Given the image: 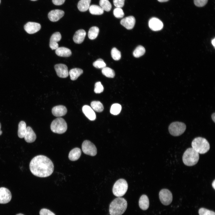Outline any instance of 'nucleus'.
Listing matches in <instances>:
<instances>
[{"instance_id": "1", "label": "nucleus", "mask_w": 215, "mask_h": 215, "mask_svg": "<svg viewBox=\"0 0 215 215\" xmlns=\"http://www.w3.org/2000/svg\"><path fill=\"white\" fill-rule=\"evenodd\" d=\"M30 170L34 175L40 177L50 176L54 170V165L51 160L43 155H37L31 160L29 165Z\"/></svg>"}, {"instance_id": "2", "label": "nucleus", "mask_w": 215, "mask_h": 215, "mask_svg": "<svg viewBox=\"0 0 215 215\" xmlns=\"http://www.w3.org/2000/svg\"><path fill=\"white\" fill-rule=\"evenodd\" d=\"M127 206V202L124 198L121 197L116 198L110 205V215H122L126 211Z\"/></svg>"}, {"instance_id": "3", "label": "nucleus", "mask_w": 215, "mask_h": 215, "mask_svg": "<svg viewBox=\"0 0 215 215\" xmlns=\"http://www.w3.org/2000/svg\"><path fill=\"white\" fill-rule=\"evenodd\" d=\"M199 159V153L193 148H188L184 152L182 156V161L184 164L188 166L196 165Z\"/></svg>"}, {"instance_id": "4", "label": "nucleus", "mask_w": 215, "mask_h": 215, "mask_svg": "<svg viewBox=\"0 0 215 215\" xmlns=\"http://www.w3.org/2000/svg\"><path fill=\"white\" fill-rule=\"evenodd\" d=\"M192 148L199 153L204 154L209 150L210 146L208 141L202 137L195 138L191 143Z\"/></svg>"}, {"instance_id": "5", "label": "nucleus", "mask_w": 215, "mask_h": 215, "mask_svg": "<svg viewBox=\"0 0 215 215\" xmlns=\"http://www.w3.org/2000/svg\"><path fill=\"white\" fill-rule=\"evenodd\" d=\"M128 188L127 181L122 179H119L114 183L112 189L113 194L116 196L120 197L124 195Z\"/></svg>"}, {"instance_id": "6", "label": "nucleus", "mask_w": 215, "mask_h": 215, "mask_svg": "<svg viewBox=\"0 0 215 215\" xmlns=\"http://www.w3.org/2000/svg\"><path fill=\"white\" fill-rule=\"evenodd\" d=\"M50 129L54 133L62 134L67 130V124L63 118L58 117L52 121L50 125Z\"/></svg>"}, {"instance_id": "7", "label": "nucleus", "mask_w": 215, "mask_h": 215, "mask_svg": "<svg viewBox=\"0 0 215 215\" xmlns=\"http://www.w3.org/2000/svg\"><path fill=\"white\" fill-rule=\"evenodd\" d=\"M186 129V126L184 123L174 122L170 124L168 130L170 134L174 136H178L183 133Z\"/></svg>"}, {"instance_id": "8", "label": "nucleus", "mask_w": 215, "mask_h": 215, "mask_svg": "<svg viewBox=\"0 0 215 215\" xmlns=\"http://www.w3.org/2000/svg\"><path fill=\"white\" fill-rule=\"evenodd\" d=\"M82 148L83 152L86 154L94 156L97 154V150L96 146L89 140L84 141Z\"/></svg>"}, {"instance_id": "9", "label": "nucleus", "mask_w": 215, "mask_h": 215, "mask_svg": "<svg viewBox=\"0 0 215 215\" xmlns=\"http://www.w3.org/2000/svg\"><path fill=\"white\" fill-rule=\"evenodd\" d=\"M159 196L160 201L164 205H169L172 202V195L168 189H163L161 190L159 192Z\"/></svg>"}, {"instance_id": "10", "label": "nucleus", "mask_w": 215, "mask_h": 215, "mask_svg": "<svg viewBox=\"0 0 215 215\" xmlns=\"http://www.w3.org/2000/svg\"><path fill=\"white\" fill-rule=\"evenodd\" d=\"M12 195L10 191L4 187L0 188V203L6 204L11 200Z\"/></svg>"}, {"instance_id": "11", "label": "nucleus", "mask_w": 215, "mask_h": 215, "mask_svg": "<svg viewBox=\"0 0 215 215\" xmlns=\"http://www.w3.org/2000/svg\"><path fill=\"white\" fill-rule=\"evenodd\" d=\"M41 28V25L39 23L28 22L24 26L25 30L28 33L33 34L38 32Z\"/></svg>"}, {"instance_id": "12", "label": "nucleus", "mask_w": 215, "mask_h": 215, "mask_svg": "<svg viewBox=\"0 0 215 215\" xmlns=\"http://www.w3.org/2000/svg\"><path fill=\"white\" fill-rule=\"evenodd\" d=\"M54 68L58 76L62 78H65L69 75L67 66L64 64H59L55 65Z\"/></svg>"}, {"instance_id": "13", "label": "nucleus", "mask_w": 215, "mask_h": 215, "mask_svg": "<svg viewBox=\"0 0 215 215\" xmlns=\"http://www.w3.org/2000/svg\"><path fill=\"white\" fill-rule=\"evenodd\" d=\"M148 25L150 28L155 31L161 30L163 26L162 22L159 19L155 17H153L150 19Z\"/></svg>"}, {"instance_id": "14", "label": "nucleus", "mask_w": 215, "mask_h": 215, "mask_svg": "<svg viewBox=\"0 0 215 215\" xmlns=\"http://www.w3.org/2000/svg\"><path fill=\"white\" fill-rule=\"evenodd\" d=\"M64 12L62 10L56 9L50 11L48 15L49 20L53 22L58 21L64 15Z\"/></svg>"}, {"instance_id": "15", "label": "nucleus", "mask_w": 215, "mask_h": 215, "mask_svg": "<svg viewBox=\"0 0 215 215\" xmlns=\"http://www.w3.org/2000/svg\"><path fill=\"white\" fill-rule=\"evenodd\" d=\"M135 22L134 17L130 16L122 19L120 21V24L127 29L130 30L134 27Z\"/></svg>"}, {"instance_id": "16", "label": "nucleus", "mask_w": 215, "mask_h": 215, "mask_svg": "<svg viewBox=\"0 0 215 215\" xmlns=\"http://www.w3.org/2000/svg\"><path fill=\"white\" fill-rule=\"evenodd\" d=\"M61 38V35L59 32H55L52 35L50 42V47L51 49L56 50L58 47L57 42L60 40Z\"/></svg>"}, {"instance_id": "17", "label": "nucleus", "mask_w": 215, "mask_h": 215, "mask_svg": "<svg viewBox=\"0 0 215 215\" xmlns=\"http://www.w3.org/2000/svg\"><path fill=\"white\" fill-rule=\"evenodd\" d=\"M67 112L66 107L62 105H59L53 107L52 110L53 114L56 117H61L65 115Z\"/></svg>"}, {"instance_id": "18", "label": "nucleus", "mask_w": 215, "mask_h": 215, "mask_svg": "<svg viewBox=\"0 0 215 215\" xmlns=\"http://www.w3.org/2000/svg\"><path fill=\"white\" fill-rule=\"evenodd\" d=\"M82 111L86 117L91 121L96 119V115L93 109L90 106L85 105L82 108Z\"/></svg>"}, {"instance_id": "19", "label": "nucleus", "mask_w": 215, "mask_h": 215, "mask_svg": "<svg viewBox=\"0 0 215 215\" xmlns=\"http://www.w3.org/2000/svg\"><path fill=\"white\" fill-rule=\"evenodd\" d=\"M24 139L25 141L28 143L33 142L36 139V134L32 128L30 126L26 128Z\"/></svg>"}, {"instance_id": "20", "label": "nucleus", "mask_w": 215, "mask_h": 215, "mask_svg": "<svg viewBox=\"0 0 215 215\" xmlns=\"http://www.w3.org/2000/svg\"><path fill=\"white\" fill-rule=\"evenodd\" d=\"M86 35V32L83 29L77 30L73 36L74 42L76 44H80L84 41Z\"/></svg>"}, {"instance_id": "21", "label": "nucleus", "mask_w": 215, "mask_h": 215, "mask_svg": "<svg viewBox=\"0 0 215 215\" xmlns=\"http://www.w3.org/2000/svg\"><path fill=\"white\" fill-rule=\"evenodd\" d=\"M55 52L57 56L63 57H69L72 54L70 49L64 47H58L56 49Z\"/></svg>"}, {"instance_id": "22", "label": "nucleus", "mask_w": 215, "mask_h": 215, "mask_svg": "<svg viewBox=\"0 0 215 215\" xmlns=\"http://www.w3.org/2000/svg\"><path fill=\"white\" fill-rule=\"evenodd\" d=\"M139 204L141 209L143 210H147L149 205V200L147 196L145 194L142 195L139 198Z\"/></svg>"}, {"instance_id": "23", "label": "nucleus", "mask_w": 215, "mask_h": 215, "mask_svg": "<svg viewBox=\"0 0 215 215\" xmlns=\"http://www.w3.org/2000/svg\"><path fill=\"white\" fill-rule=\"evenodd\" d=\"M81 154L80 149L76 148L72 149L69 152L68 155L69 159L72 161L77 160L80 157Z\"/></svg>"}, {"instance_id": "24", "label": "nucleus", "mask_w": 215, "mask_h": 215, "mask_svg": "<svg viewBox=\"0 0 215 215\" xmlns=\"http://www.w3.org/2000/svg\"><path fill=\"white\" fill-rule=\"evenodd\" d=\"M91 1V0H80L77 5L78 9L81 12L86 11L89 8Z\"/></svg>"}, {"instance_id": "25", "label": "nucleus", "mask_w": 215, "mask_h": 215, "mask_svg": "<svg viewBox=\"0 0 215 215\" xmlns=\"http://www.w3.org/2000/svg\"><path fill=\"white\" fill-rule=\"evenodd\" d=\"M83 73L82 69L79 68H74L71 69L69 72L70 78L72 80H76Z\"/></svg>"}, {"instance_id": "26", "label": "nucleus", "mask_w": 215, "mask_h": 215, "mask_svg": "<svg viewBox=\"0 0 215 215\" xmlns=\"http://www.w3.org/2000/svg\"><path fill=\"white\" fill-rule=\"evenodd\" d=\"M26 125L24 121H21L19 124L18 134L19 137L23 138L24 137L26 131Z\"/></svg>"}, {"instance_id": "27", "label": "nucleus", "mask_w": 215, "mask_h": 215, "mask_svg": "<svg viewBox=\"0 0 215 215\" xmlns=\"http://www.w3.org/2000/svg\"><path fill=\"white\" fill-rule=\"evenodd\" d=\"M90 13L93 15H100L104 13V10L100 7L96 5H92L89 8Z\"/></svg>"}, {"instance_id": "28", "label": "nucleus", "mask_w": 215, "mask_h": 215, "mask_svg": "<svg viewBox=\"0 0 215 215\" xmlns=\"http://www.w3.org/2000/svg\"><path fill=\"white\" fill-rule=\"evenodd\" d=\"M99 31V28L96 26L91 27L88 32V37L91 40L96 39L97 36Z\"/></svg>"}, {"instance_id": "29", "label": "nucleus", "mask_w": 215, "mask_h": 215, "mask_svg": "<svg viewBox=\"0 0 215 215\" xmlns=\"http://www.w3.org/2000/svg\"><path fill=\"white\" fill-rule=\"evenodd\" d=\"M91 108L97 112H101L104 110V107L102 104L99 101H93L90 104Z\"/></svg>"}, {"instance_id": "30", "label": "nucleus", "mask_w": 215, "mask_h": 215, "mask_svg": "<svg viewBox=\"0 0 215 215\" xmlns=\"http://www.w3.org/2000/svg\"><path fill=\"white\" fill-rule=\"evenodd\" d=\"M145 48L141 45L138 46L134 50L133 55L135 57H139L145 53Z\"/></svg>"}, {"instance_id": "31", "label": "nucleus", "mask_w": 215, "mask_h": 215, "mask_svg": "<svg viewBox=\"0 0 215 215\" xmlns=\"http://www.w3.org/2000/svg\"><path fill=\"white\" fill-rule=\"evenodd\" d=\"M99 4L104 10L108 12L110 11L112 7L111 4L108 0H100Z\"/></svg>"}, {"instance_id": "32", "label": "nucleus", "mask_w": 215, "mask_h": 215, "mask_svg": "<svg viewBox=\"0 0 215 215\" xmlns=\"http://www.w3.org/2000/svg\"><path fill=\"white\" fill-rule=\"evenodd\" d=\"M102 73L107 77L113 78L115 75L114 71L112 69L108 67H105L102 70Z\"/></svg>"}, {"instance_id": "33", "label": "nucleus", "mask_w": 215, "mask_h": 215, "mask_svg": "<svg viewBox=\"0 0 215 215\" xmlns=\"http://www.w3.org/2000/svg\"><path fill=\"white\" fill-rule=\"evenodd\" d=\"M122 109L120 105L115 103L112 105L111 107L110 113L113 115H117L119 113Z\"/></svg>"}, {"instance_id": "34", "label": "nucleus", "mask_w": 215, "mask_h": 215, "mask_svg": "<svg viewBox=\"0 0 215 215\" xmlns=\"http://www.w3.org/2000/svg\"><path fill=\"white\" fill-rule=\"evenodd\" d=\"M111 54L112 58L115 60H118L121 58L120 52L115 47L112 49Z\"/></svg>"}, {"instance_id": "35", "label": "nucleus", "mask_w": 215, "mask_h": 215, "mask_svg": "<svg viewBox=\"0 0 215 215\" xmlns=\"http://www.w3.org/2000/svg\"><path fill=\"white\" fill-rule=\"evenodd\" d=\"M93 66L97 68H103L106 66V64L103 59H99L93 63Z\"/></svg>"}, {"instance_id": "36", "label": "nucleus", "mask_w": 215, "mask_h": 215, "mask_svg": "<svg viewBox=\"0 0 215 215\" xmlns=\"http://www.w3.org/2000/svg\"><path fill=\"white\" fill-rule=\"evenodd\" d=\"M113 13L114 16L117 18H122L124 15L123 11L121 8H115L113 10Z\"/></svg>"}, {"instance_id": "37", "label": "nucleus", "mask_w": 215, "mask_h": 215, "mask_svg": "<svg viewBox=\"0 0 215 215\" xmlns=\"http://www.w3.org/2000/svg\"><path fill=\"white\" fill-rule=\"evenodd\" d=\"M199 215H215L214 212L204 208H200L199 211Z\"/></svg>"}, {"instance_id": "38", "label": "nucleus", "mask_w": 215, "mask_h": 215, "mask_svg": "<svg viewBox=\"0 0 215 215\" xmlns=\"http://www.w3.org/2000/svg\"><path fill=\"white\" fill-rule=\"evenodd\" d=\"M103 87L100 82H97L95 83L94 89V91L95 93H100L103 91Z\"/></svg>"}, {"instance_id": "39", "label": "nucleus", "mask_w": 215, "mask_h": 215, "mask_svg": "<svg viewBox=\"0 0 215 215\" xmlns=\"http://www.w3.org/2000/svg\"><path fill=\"white\" fill-rule=\"evenodd\" d=\"M208 0H194L195 5L198 7H202L205 6L207 3Z\"/></svg>"}, {"instance_id": "40", "label": "nucleus", "mask_w": 215, "mask_h": 215, "mask_svg": "<svg viewBox=\"0 0 215 215\" xmlns=\"http://www.w3.org/2000/svg\"><path fill=\"white\" fill-rule=\"evenodd\" d=\"M125 0H113L114 5L116 7L121 8L124 4Z\"/></svg>"}, {"instance_id": "41", "label": "nucleus", "mask_w": 215, "mask_h": 215, "mask_svg": "<svg viewBox=\"0 0 215 215\" xmlns=\"http://www.w3.org/2000/svg\"><path fill=\"white\" fill-rule=\"evenodd\" d=\"M40 215H55L51 211L47 209L43 208L39 212Z\"/></svg>"}, {"instance_id": "42", "label": "nucleus", "mask_w": 215, "mask_h": 215, "mask_svg": "<svg viewBox=\"0 0 215 215\" xmlns=\"http://www.w3.org/2000/svg\"><path fill=\"white\" fill-rule=\"evenodd\" d=\"M65 0H52V2L54 4L56 5H60L62 4Z\"/></svg>"}, {"instance_id": "43", "label": "nucleus", "mask_w": 215, "mask_h": 215, "mask_svg": "<svg viewBox=\"0 0 215 215\" xmlns=\"http://www.w3.org/2000/svg\"><path fill=\"white\" fill-rule=\"evenodd\" d=\"M211 118L214 122H215V113H214L211 115Z\"/></svg>"}, {"instance_id": "44", "label": "nucleus", "mask_w": 215, "mask_h": 215, "mask_svg": "<svg viewBox=\"0 0 215 215\" xmlns=\"http://www.w3.org/2000/svg\"><path fill=\"white\" fill-rule=\"evenodd\" d=\"M212 186L213 188L215 189V180H214L212 183Z\"/></svg>"}, {"instance_id": "45", "label": "nucleus", "mask_w": 215, "mask_h": 215, "mask_svg": "<svg viewBox=\"0 0 215 215\" xmlns=\"http://www.w3.org/2000/svg\"><path fill=\"white\" fill-rule=\"evenodd\" d=\"M215 39H214H214H213L212 40V41H211L212 44V45H213L214 47H215Z\"/></svg>"}, {"instance_id": "46", "label": "nucleus", "mask_w": 215, "mask_h": 215, "mask_svg": "<svg viewBox=\"0 0 215 215\" xmlns=\"http://www.w3.org/2000/svg\"><path fill=\"white\" fill-rule=\"evenodd\" d=\"M159 1L160 2H164L168 1L169 0H157Z\"/></svg>"}, {"instance_id": "47", "label": "nucleus", "mask_w": 215, "mask_h": 215, "mask_svg": "<svg viewBox=\"0 0 215 215\" xmlns=\"http://www.w3.org/2000/svg\"><path fill=\"white\" fill-rule=\"evenodd\" d=\"M1 123H0V135H1L2 133V131L1 130Z\"/></svg>"}, {"instance_id": "48", "label": "nucleus", "mask_w": 215, "mask_h": 215, "mask_svg": "<svg viewBox=\"0 0 215 215\" xmlns=\"http://www.w3.org/2000/svg\"><path fill=\"white\" fill-rule=\"evenodd\" d=\"M16 215H24L22 214H17Z\"/></svg>"}, {"instance_id": "49", "label": "nucleus", "mask_w": 215, "mask_h": 215, "mask_svg": "<svg viewBox=\"0 0 215 215\" xmlns=\"http://www.w3.org/2000/svg\"><path fill=\"white\" fill-rule=\"evenodd\" d=\"M30 0L32 1H36L37 0Z\"/></svg>"}, {"instance_id": "50", "label": "nucleus", "mask_w": 215, "mask_h": 215, "mask_svg": "<svg viewBox=\"0 0 215 215\" xmlns=\"http://www.w3.org/2000/svg\"><path fill=\"white\" fill-rule=\"evenodd\" d=\"M0 2H1V0H0Z\"/></svg>"}]
</instances>
